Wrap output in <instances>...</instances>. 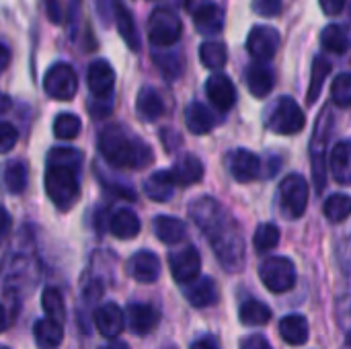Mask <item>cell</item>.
Segmentation results:
<instances>
[{
	"mask_svg": "<svg viewBox=\"0 0 351 349\" xmlns=\"http://www.w3.org/2000/svg\"><path fill=\"white\" fill-rule=\"evenodd\" d=\"M189 214L210 241L222 267L230 274L241 272L245 265V241L241 226L226 212V208L214 197L204 195L189 206Z\"/></svg>",
	"mask_w": 351,
	"mask_h": 349,
	"instance_id": "6da1fadb",
	"label": "cell"
},
{
	"mask_svg": "<svg viewBox=\"0 0 351 349\" xmlns=\"http://www.w3.org/2000/svg\"><path fill=\"white\" fill-rule=\"evenodd\" d=\"M99 150L103 158L117 169H142L152 163L150 146L140 138H130L117 125H109L99 134Z\"/></svg>",
	"mask_w": 351,
	"mask_h": 349,
	"instance_id": "7a4b0ae2",
	"label": "cell"
},
{
	"mask_svg": "<svg viewBox=\"0 0 351 349\" xmlns=\"http://www.w3.org/2000/svg\"><path fill=\"white\" fill-rule=\"evenodd\" d=\"M45 191L58 210H70L80 193L78 169L66 165H47L45 171Z\"/></svg>",
	"mask_w": 351,
	"mask_h": 349,
	"instance_id": "3957f363",
	"label": "cell"
},
{
	"mask_svg": "<svg viewBox=\"0 0 351 349\" xmlns=\"http://www.w3.org/2000/svg\"><path fill=\"white\" fill-rule=\"evenodd\" d=\"M333 130V117L331 111L325 109L323 115H319L317 125H315V134H313V142H311V158H313V179H315V187L321 193L325 189L327 183V167H325V150H327V140L329 134Z\"/></svg>",
	"mask_w": 351,
	"mask_h": 349,
	"instance_id": "277c9868",
	"label": "cell"
},
{
	"mask_svg": "<svg viewBox=\"0 0 351 349\" xmlns=\"http://www.w3.org/2000/svg\"><path fill=\"white\" fill-rule=\"evenodd\" d=\"M259 278L274 294H284L296 284V267L288 257H267L259 265Z\"/></svg>",
	"mask_w": 351,
	"mask_h": 349,
	"instance_id": "5b68a950",
	"label": "cell"
},
{
	"mask_svg": "<svg viewBox=\"0 0 351 349\" xmlns=\"http://www.w3.org/2000/svg\"><path fill=\"white\" fill-rule=\"evenodd\" d=\"M304 121H306V117H304L302 107L292 97H282L278 101V105L274 107L267 125H269V130H274L280 136H292V134L302 132Z\"/></svg>",
	"mask_w": 351,
	"mask_h": 349,
	"instance_id": "8992f818",
	"label": "cell"
},
{
	"mask_svg": "<svg viewBox=\"0 0 351 349\" xmlns=\"http://www.w3.org/2000/svg\"><path fill=\"white\" fill-rule=\"evenodd\" d=\"M183 33V25L181 19L169 10V8H156L150 19H148V39L158 45V47H167L179 41Z\"/></svg>",
	"mask_w": 351,
	"mask_h": 349,
	"instance_id": "52a82bcc",
	"label": "cell"
},
{
	"mask_svg": "<svg viewBox=\"0 0 351 349\" xmlns=\"http://www.w3.org/2000/svg\"><path fill=\"white\" fill-rule=\"evenodd\" d=\"M280 204L288 218H300L308 206V183L304 177L292 173L280 183Z\"/></svg>",
	"mask_w": 351,
	"mask_h": 349,
	"instance_id": "ba28073f",
	"label": "cell"
},
{
	"mask_svg": "<svg viewBox=\"0 0 351 349\" xmlns=\"http://www.w3.org/2000/svg\"><path fill=\"white\" fill-rule=\"evenodd\" d=\"M43 88L45 93L56 99V101H70L76 91H78V78H76V72L72 70V66L68 64H53L47 72H45V78H43Z\"/></svg>",
	"mask_w": 351,
	"mask_h": 349,
	"instance_id": "9c48e42d",
	"label": "cell"
},
{
	"mask_svg": "<svg viewBox=\"0 0 351 349\" xmlns=\"http://www.w3.org/2000/svg\"><path fill=\"white\" fill-rule=\"evenodd\" d=\"M169 267L177 284H189L199 276L202 257L195 247H183L169 255Z\"/></svg>",
	"mask_w": 351,
	"mask_h": 349,
	"instance_id": "30bf717a",
	"label": "cell"
},
{
	"mask_svg": "<svg viewBox=\"0 0 351 349\" xmlns=\"http://www.w3.org/2000/svg\"><path fill=\"white\" fill-rule=\"evenodd\" d=\"M185 6H187V10L193 12V23H195V29L199 33L216 35V33L222 31V27H224V12H222L220 6H216L210 0H199V2L187 0Z\"/></svg>",
	"mask_w": 351,
	"mask_h": 349,
	"instance_id": "8fae6325",
	"label": "cell"
},
{
	"mask_svg": "<svg viewBox=\"0 0 351 349\" xmlns=\"http://www.w3.org/2000/svg\"><path fill=\"white\" fill-rule=\"evenodd\" d=\"M280 33L271 27H265V25H259L255 29H251L249 37H247V49L249 53L255 58V60H271L278 49H280Z\"/></svg>",
	"mask_w": 351,
	"mask_h": 349,
	"instance_id": "7c38bea8",
	"label": "cell"
},
{
	"mask_svg": "<svg viewBox=\"0 0 351 349\" xmlns=\"http://www.w3.org/2000/svg\"><path fill=\"white\" fill-rule=\"evenodd\" d=\"M86 82H88V91L93 93V97H97V99L111 97V93L115 88V72H113L111 64L107 60L93 62L86 72Z\"/></svg>",
	"mask_w": 351,
	"mask_h": 349,
	"instance_id": "4fadbf2b",
	"label": "cell"
},
{
	"mask_svg": "<svg viewBox=\"0 0 351 349\" xmlns=\"http://www.w3.org/2000/svg\"><path fill=\"white\" fill-rule=\"evenodd\" d=\"M206 95L212 101V105L220 111H228L234 107L237 101V88L232 80L226 74H214L206 82Z\"/></svg>",
	"mask_w": 351,
	"mask_h": 349,
	"instance_id": "5bb4252c",
	"label": "cell"
},
{
	"mask_svg": "<svg viewBox=\"0 0 351 349\" xmlns=\"http://www.w3.org/2000/svg\"><path fill=\"white\" fill-rule=\"evenodd\" d=\"M125 323L130 325V329L136 333V335H148L152 333L158 323H160V313L158 309H154L152 304H142V302H136V304H130L128 306V313H125Z\"/></svg>",
	"mask_w": 351,
	"mask_h": 349,
	"instance_id": "9a60e30c",
	"label": "cell"
},
{
	"mask_svg": "<svg viewBox=\"0 0 351 349\" xmlns=\"http://www.w3.org/2000/svg\"><path fill=\"white\" fill-rule=\"evenodd\" d=\"M95 325L105 339H117L125 327V315L115 302H107L97 309Z\"/></svg>",
	"mask_w": 351,
	"mask_h": 349,
	"instance_id": "2e32d148",
	"label": "cell"
},
{
	"mask_svg": "<svg viewBox=\"0 0 351 349\" xmlns=\"http://www.w3.org/2000/svg\"><path fill=\"white\" fill-rule=\"evenodd\" d=\"M128 272L140 284H154L160 278V259L152 251H138L130 259Z\"/></svg>",
	"mask_w": 351,
	"mask_h": 349,
	"instance_id": "e0dca14e",
	"label": "cell"
},
{
	"mask_svg": "<svg viewBox=\"0 0 351 349\" xmlns=\"http://www.w3.org/2000/svg\"><path fill=\"white\" fill-rule=\"evenodd\" d=\"M228 167H230V173L232 177L239 181V183H249L253 181L255 177H259L261 173V160L257 154L249 152V150H234L228 158Z\"/></svg>",
	"mask_w": 351,
	"mask_h": 349,
	"instance_id": "ac0fdd59",
	"label": "cell"
},
{
	"mask_svg": "<svg viewBox=\"0 0 351 349\" xmlns=\"http://www.w3.org/2000/svg\"><path fill=\"white\" fill-rule=\"evenodd\" d=\"M187 302L195 309H206L218 302V288L212 278H195L193 282L185 284L183 290Z\"/></svg>",
	"mask_w": 351,
	"mask_h": 349,
	"instance_id": "d6986e66",
	"label": "cell"
},
{
	"mask_svg": "<svg viewBox=\"0 0 351 349\" xmlns=\"http://www.w3.org/2000/svg\"><path fill=\"white\" fill-rule=\"evenodd\" d=\"M274 84H276V72L265 62L257 60L247 68V86L253 97L257 99L267 97L274 91Z\"/></svg>",
	"mask_w": 351,
	"mask_h": 349,
	"instance_id": "ffe728a7",
	"label": "cell"
},
{
	"mask_svg": "<svg viewBox=\"0 0 351 349\" xmlns=\"http://www.w3.org/2000/svg\"><path fill=\"white\" fill-rule=\"evenodd\" d=\"M331 173L337 183L341 185H351V142L341 140L333 146L331 158H329Z\"/></svg>",
	"mask_w": 351,
	"mask_h": 349,
	"instance_id": "44dd1931",
	"label": "cell"
},
{
	"mask_svg": "<svg viewBox=\"0 0 351 349\" xmlns=\"http://www.w3.org/2000/svg\"><path fill=\"white\" fill-rule=\"evenodd\" d=\"M113 16H115V25H117V31H119L121 39L128 43V47L138 51L140 49V37H138V31H136L134 14L130 12V8L121 0H113Z\"/></svg>",
	"mask_w": 351,
	"mask_h": 349,
	"instance_id": "7402d4cb",
	"label": "cell"
},
{
	"mask_svg": "<svg viewBox=\"0 0 351 349\" xmlns=\"http://www.w3.org/2000/svg\"><path fill=\"white\" fill-rule=\"evenodd\" d=\"M173 175V181L175 185H181V187H189L197 181H202L204 177V165L197 156L193 154H185L183 158H179L171 171Z\"/></svg>",
	"mask_w": 351,
	"mask_h": 349,
	"instance_id": "603a6c76",
	"label": "cell"
},
{
	"mask_svg": "<svg viewBox=\"0 0 351 349\" xmlns=\"http://www.w3.org/2000/svg\"><path fill=\"white\" fill-rule=\"evenodd\" d=\"M280 335L288 346H304L311 335L308 321L300 315H288L280 321Z\"/></svg>",
	"mask_w": 351,
	"mask_h": 349,
	"instance_id": "cb8c5ba5",
	"label": "cell"
},
{
	"mask_svg": "<svg viewBox=\"0 0 351 349\" xmlns=\"http://www.w3.org/2000/svg\"><path fill=\"white\" fill-rule=\"evenodd\" d=\"M35 344L39 349H58L62 339H64V329H62V323L45 317V319H39L35 323Z\"/></svg>",
	"mask_w": 351,
	"mask_h": 349,
	"instance_id": "d4e9b609",
	"label": "cell"
},
{
	"mask_svg": "<svg viewBox=\"0 0 351 349\" xmlns=\"http://www.w3.org/2000/svg\"><path fill=\"white\" fill-rule=\"evenodd\" d=\"M136 111H138V115H140L144 121H154V119H158V117L162 115V111H165L162 97H160L152 86L140 88L138 99H136Z\"/></svg>",
	"mask_w": 351,
	"mask_h": 349,
	"instance_id": "484cf974",
	"label": "cell"
},
{
	"mask_svg": "<svg viewBox=\"0 0 351 349\" xmlns=\"http://www.w3.org/2000/svg\"><path fill=\"white\" fill-rule=\"evenodd\" d=\"M173 189H175V181H173L171 171H156L144 183V193L152 202H169L173 195Z\"/></svg>",
	"mask_w": 351,
	"mask_h": 349,
	"instance_id": "4316f807",
	"label": "cell"
},
{
	"mask_svg": "<svg viewBox=\"0 0 351 349\" xmlns=\"http://www.w3.org/2000/svg\"><path fill=\"white\" fill-rule=\"evenodd\" d=\"M154 232H156L158 241H162L165 245H177L185 239L187 226L183 220L173 218V216H156L154 218Z\"/></svg>",
	"mask_w": 351,
	"mask_h": 349,
	"instance_id": "83f0119b",
	"label": "cell"
},
{
	"mask_svg": "<svg viewBox=\"0 0 351 349\" xmlns=\"http://www.w3.org/2000/svg\"><path fill=\"white\" fill-rule=\"evenodd\" d=\"M109 230L115 239H121V241L134 239L140 232V218L132 210H117L111 216Z\"/></svg>",
	"mask_w": 351,
	"mask_h": 349,
	"instance_id": "f1b7e54d",
	"label": "cell"
},
{
	"mask_svg": "<svg viewBox=\"0 0 351 349\" xmlns=\"http://www.w3.org/2000/svg\"><path fill=\"white\" fill-rule=\"evenodd\" d=\"M185 123L189 128L191 134H208L214 125H216V119L212 115V111L204 105V103H191L185 111Z\"/></svg>",
	"mask_w": 351,
	"mask_h": 349,
	"instance_id": "f546056e",
	"label": "cell"
},
{
	"mask_svg": "<svg viewBox=\"0 0 351 349\" xmlns=\"http://www.w3.org/2000/svg\"><path fill=\"white\" fill-rule=\"evenodd\" d=\"M239 317H241V323L247 325V327H261V325L269 323L271 311L261 300H245L241 304Z\"/></svg>",
	"mask_w": 351,
	"mask_h": 349,
	"instance_id": "4dcf8cb0",
	"label": "cell"
},
{
	"mask_svg": "<svg viewBox=\"0 0 351 349\" xmlns=\"http://www.w3.org/2000/svg\"><path fill=\"white\" fill-rule=\"evenodd\" d=\"M321 43L327 51H333V53H346L350 49V35H348V29L333 23V25H327L321 33Z\"/></svg>",
	"mask_w": 351,
	"mask_h": 349,
	"instance_id": "1f68e13d",
	"label": "cell"
},
{
	"mask_svg": "<svg viewBox=\"0 0 351 349\" xmlns=\"http://www.w3.org/2000/svg\"><path fill=\"white\" fill-rule=\"evenodd\" d=\"M331 72V62L323 56L315 58L313 62V70H311V86H308V93H306V101L308 105H315L319 95H321V88H323V82L325 78L329 76Z\"/></svg>",
	"mask_w": 351,
	"mask_h": 349,
	"instance_id": "d6a6232c",
	"label": "cell"
},
{
	"mask_svg": "<svg viewBox=\"0 0 351 349\" xmlns=\"http://www.w3.org/2000/svg\"><path fill=\"white\" fill-rule=\"evenodd\" d=\"M29 183V171H27V165L23 160H14V163H8L6 169H4V185L10 193L19 195L25 191Z\"/></svg>",
	"mask_w": 351,
	"mask_h": 349,
	"instance_id": "836d02e7",
	"label": "cell"
},
{
	"mask_svg": "<svg viewBox=\"0 0 351 349\" xmlns=\"http://www.w3.org/2000/svg\"><path fill=\"white\" fill-rule=\"evenodd\" d=\"M199 60L206 68L210 70H220L224 68L228 53H226V45L220 41H206L199 47Z\"/></svg>",
	"mask_w": 351,
	"mask_h": 349,
	"instance_id": "e575fe53",
	"label": "cell"
},
{
	"mask_svg": "<svg viewBox=\"0 0 351 349\" xmlns=\"http://www.w3.org/2000/svg\"><path fill=\"white\" fill-rule=\"evenodd\" d=\"M325 216L329 222H343L348 220L351 214V197L346 193H335L331 195L327 202H325V208H323Z\"/></svg>",
	"mask_w": 351,
	"mask_h": 349,
	"instance_id": "d590c367",
	"label": "cell"
},
{
	"mask_svg": "<svg viewBox=\"0 0 351 349\" xmlns=\"http://www.w3.org/2000/svg\"><path fill=\"white\" fill-rule=\"evenodd\" d=\"M280 243V228L276 224H261L257 230H255V237H253V245H255V251L257 253H269L271 249H276Z\"/></svg>",
	"mask_w": 351,
	"mask_h": 349,
	"instance_id": "8d00e7d4",
	"label": "cell"
},
{
	"mask_svg": "<svg viewBox=\"0 0 351 349\" xmlns=\"http://www.w3.org/2000/svg\"><path fill=\"white\" fill-rule=\"evenodd\" d=\"M41 306L45 311V315L58 323H64L66 319V306H64V298L56 288H45L41 294Z\"/></svg>",
	"mask_w": 351,
	"mask_h": 349,
	"instance_id": "74e56055",
	"label": "cell"
},
{
	"mask_svg": "<svg viewBox=\"0 0 351 349\" xmlns=\"http://www.w3.org/2000/svg\"><path fill=\"white\" fill-rule=\"evenodd\" d=\"M80 119L74 113H60L53 121V134L60 140H72L80 134Z\"/></svg>",
	"mask_w": 351,
	"mask_h": 349,
	"instance_id": "f35d334b",
	"label": "cell"
},
{
	"mask_svg": "<svg viewBox=\"0 0 351 349\" xmlns=\"http://www.w3.org/2000/svg\"><path fill=\"white\" fill-rule=\"evenodd\" d=\"M331 99L337 107H351V74L343 72L333 80L331 86Z\"/></svg>",
	"mask_w": 351,
	"mask_h": 349,
	"instance_id": "ab89813d",
	"label": "cell"
},
{
	"mask_svg": "<svg viewBox=\"0 0 351 349\" xmlns=\"http://www.w3.org/2000/svg\"><path fill=\"white\" fill-rule=\"evenodd\" d=\"M154 62L167 78H179L183 72V60L177 53H156Z\"/></svg>",
	"mask_w": 351,
	"mask_h": 349,
	"instance_id": "60d3db41",
	"label": "cell"
},
{
	"mask_svg": "<svg viewBox=\"0 0 351 349\" xmlns=\"http://www.w3.org/2000/svg\"><path fill=\"white\" fill-rule=\"evenodd\" d=\"M80 163H82V154L76 148H53L47 158V165H66L74 169H78Z\"/></svg>",
	"mask_w": 351,
	"mask_h": 349,
	"instance_id": "b9f144b4",
	"label": "cell"
},
{
	"mask_svg": "<svg viewBox=\"0 0 351 349\" xmlns=\"http://www.w3.org/2000/svg\"><path fill=\"white\" fill-rule=\"evenodd\" d=\"M19 140V132L12 123L8 121H0V154H6L14 148Z\"/></svg>",
	"mask_w": 351,
	"mask_h": 349,
	"instance_id": "7bdbcfd3",
	"label": "cell"
},
{
	"mask_svg": "<svg viewBox=\"0 0 351 349\" xmlns=\"http://www.w3.org/2000/svg\"><path fill=\"white\" fill-rule=\"evenodd\" d=\"M253 10L261 16H278L282 12V0H253Z\"/></svg>",
	"mask_w": 351,
	"mask_h": 349,
	"instance_id": "ee69618b",
	"label": "cell"
},
{
	"mask_svg": "<svg viewBox=\"0 0 351 349\" xmlns=\"http://www.w3.org/2000/svg\"><path fill=\"white\" fill-rule=\"evenodd\" d=\"M346 2H348V0H319L323 12L329 14V16H337V14L346 8Z\"/></svg>",
	"mask_w": 351,
	"mask_h": 349,
	"instance_id": "f6af8a7d",
	"label": "cell"
},
{
	"mask_svg": "<svg viewBox=\"0 0 351 349\" xmlns=\"http://www.w3.org/2000/svg\"><path fill=\"white\" fill-rule=\"evenodd\" d=\"M45 12H47V19L56 25L62 23V6H60V0H45Z\"/></svg>",
	"mask_w": 351,
	"mask_h": 349,
	"instance_id": "bcb514c9",
	"label": "cell"
},
{
	"mask_svg": "<svg viewBox=\"0 0 351 349\" xmlns=\"http://www.w3.org/2000/svg\"><path fill=\"white\" fill-rule=\"evenodd\" d=\"M241 349H274L269 346V341L263 337V335H251L247 337L243 344H241Z\"/></svg>",
	"mask_w": 351,
	"mask_h": 349,
	"instance_id": "7dc6e473",
	"label": "cell"
},
{
	"mask_svg": "<svg viewBox=\"0 0 351 349\" xmlns=\"http://www.w3.org/2000/svg\"><path fill=\"white\" fill-rule=\"evenodd\" d=\"M10 226H12V220H10V214L0 206V243L8 237L10 232Z\"/></svg>",
	"mask_w": 351,
	"mask_h": 349,
	"instance_id": "c3c4849f",
	"label": "cell"
},
{
	"mask_svg": "<svg viewBox=\"0 0 351 349\" xmlns=\"http://www.w3.org/2000/svg\"><path fill=\"white\" fill-rule=\"evenodd\" d=\"M8 64H10V49L4 43H0V72H4Z\"/></svg>",
	"mask_w": 351,
	"mask_h": 349,
	"instance_id": "681fc988",
	"label": "cell"
},
{
	"mask_svg": "<svg viewBox=\"0 0 351 349\" xmlns=\"http://www.w3.org/2000/svg\"><path fill=\"white\" fill-rule=\"evenodd\" d=\"M191 349H218V346H216L212 339H197V341L191 346Z\"/></svg>",
	"mask_w": 351,
	"mask_h": 349,
	"instance_id": "f907efd6",
	"label": "cell"
},
{
	"mask_svg": "<svg viewBox=\"0 0 351 349\" xmlns=\"http://www.w3.org/2000/svg\"><path fill=\"white\" fill-rule=\"evenodd\" d=\"M101 349H130V346L125 341H119V339H111L109 344H105Z\"/></svg>",
	"mask_w": 351,
	"mask_h": 349,
	"instance_id": "816d5d0a",
	"label": "cell"
},
{
	"mask_svg": "<svg viewBox=\"0 0 351 349\" xmlns=\"http://www.w3.org/2000/svg\"><path fill=\"white\" fill-rule=\"evenodd\" d=\"M8 327V319H6V311H4V306L0 304V333L4 331Z\"/></svg>",
	"mask_w": 351,
	"mask_h": 349,
	"instance_id": "f5cc1de1",
	"label": "cell"
},
{
	"mask_svg": "<svg viewBox=\"0 0 351 349\" xmlns=\"http://www.w3.org/2000/svg\"><path fill=\"white\" fill-rule=\"evenodd\" d=\"M8 107H10V101H8V97L0 93V115H2V113L8 109Z\"/></svg>",
	"mask_w": 351,
	"mask_h": 349,
	"instance_id": "db71d44e",
	"label": "cell"
},
{
	"mask_svg": "<svg viewBox=\"0 0 351 349\" xmlns=\"http://www.w3.org/2000/svg\"><path fill=\"white\" fill-rule=\"evenodd\" d=\"M0 349H10V348H4V346H0Z\"/></svg>",
	"mask_w": 351,
	"mask_h": 349,
	"instance_id": "11a10c76",
	"label": "cell"
}]
</instances>
